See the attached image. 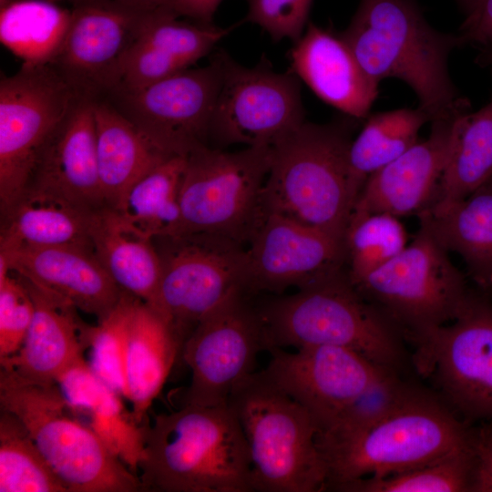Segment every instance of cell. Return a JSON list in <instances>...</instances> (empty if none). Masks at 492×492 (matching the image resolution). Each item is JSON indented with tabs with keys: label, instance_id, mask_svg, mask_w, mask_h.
Segmentation results:
<instances>
[{
	"label": "cell",
	"instance_id": "37",
	"mask_svg": "<svg viewBox=\"0 0 492 492\" xmlns=\"http://www.w3.org/2000/svg\"><path fill=\"white\" fill-rule=\"evenodd\" d=\"M173 12L150 13L138 42L179 62L186 68L210 54L232 26L179 20Z\"/></svg>",
	"mask_w": 492,
	"mask_h": 492
},
{
	"label": "cell",
	"instance_id": "36",
	"mask_svg": "<svg viewBox=\"0 0 492 492\" xmlns=\"http://www.w3.org/2000/svg\"><path fill=\"white\" fill-rule=\"evenodd\" d=\"M472 469L471 437L469 445L434 462L383 477L361 478L340 492H471Z\"/></svg>",
	"mask_w": 492,
	"mask_h": 492
},
{
	"label": "cell",
	"instance_id": "10",
	"mask_svg": "<svg viewBox=\"0 0 492 492\" xmlns=\"http://www.w3.org/2000/svg\"><path fill=\"white\" fill-rule=\"evenodd\" d=\"M161 277L152 307L180 354L196 326L232 292L244 291L245 246L226 236L191 232L155 238Z\"/></svg>",
	"mask_w": 492,
	"mask_h": 492
},
{
	"label": "cell",
	"instance_id": "35",
	"mask_svg": "<svg viewBox=\"0 0 492 492\" xmlns=\"http://www.w3.org/2000/svg\"><path fill=\"white\" fill-rule=\"evenodd\" d=\"M0 492H68L23 423L2 409Z\"/></svg>",
	"mask_w": 492,
	"mask_h": 492
},
{
	"label": "cell",
	"instance_id": "26",
	"mask_svg": "<svg viewBox=\"0 0 492 492\" xmlns=\"http://www.w3.org/2000/svg\"><path fill=\"white\" fill-rule=\"evenodd\" d=\"M88 234L96 257L118 286L151 305L161 277L154 239L107 206L91 211Z\"/></svg>",
	"mask_w": 492,
	"mask_h": 492
},
{
	"label": "cell",
	"instance_id": "24",
	"mask_svg": "<svg viewBox=\"0 0 492 492\" xmlns=\"http://www.w3.org/2000/svg\"><path fill=\"white\" fill-rule=\"evenodd\" d=\"M57 384L82 422L137 474L149 423H138L125 407L123 397L99 378L86 360L65 373Z\"/></svg>",
	"mask_w": 492,
	"mask_h": 492
},
{
	"label": "cell",
	"instance_id": "21",
	"mask_svg": "<svg viewBox=\"0 0 492 492\" xmlns=\"http://www.w3.org/2000/svg\"><path fill=\"white\" fill-rule=\"evenodd\" d=\"M21 279L31 295L34 315L21 348L15 354L0 359V366L26 382L57 383L65 373L86 360L90 325L81 320L72 304Z\"/></svg>",
	"mask_w": 492,
	"mask_h": 492
},
{
	"label": "cell",
	"instance_id": "4",
	"mask_svg": "<svg viewBox=\"0 0 492 492\" xmlns=\"http://www.w3.org/2000/svg\"><path fill=\"white\" fill-rule=\"evenodd\" d=\"M257 308L266 351L332 345L405 376L414 369L401 331L357 292L345 269Z\"/></svg>",
	"mask_w": 492,
	"mask_h": 492
},
{
	"label": "cell",
	"instance_id": "27",
	"mask_svg": "<svg viewBox=\"0 0 492 492\" xmlns=\"http://www.w3.org/2000/svg\"><path fill=\"white\" fill-rule=\"evenodd\" d=\"M94 116L101 194L105 206L116 209L135 182L171 156L106 98H95Z\"/></svg>",
	"mask_w": 492,
	"mask_h": 492
},
{
	"label": "cell",
	"instance_id": "29",
	"mask_svg": "<svg viewBox=\"0 0 492 492\" xmlns=\"http://www.w3.org/2000/svg\"><path fill=\"white\" fill-rule=\"evenodd\" d=\"M436 241L458 254L478 290L492 288V180L467 197L417 216Z\"/></svg>",
	"mask_w": 492,
	"mask_h": 492
},
{
	"label": "cell",
	"instance_id": "17",
	"mask_svg": "<svg viewBox=\"0 0 492 492\" xmlns=\"http://www.w3.org/2000/svg\"><path fill=\"white\" fill-rule=\"evenodd\" d=\"M269 352L272 357L263 372L309 412L318 433L329 428L370 387L394 373L338 346H303L295 352L273 348Z\"/></svg>",
	"mask_w": 492,
	"mask_h": 492
},
{
	"label": "cell",
	"instance_id": "43",
	"mask_svg": "<svg viewBox=\"0 0 492 492\" xmlns=\"http://www.w3.org/2000/svg\"><path fill=\"white\" fill-rule=\"evenodd\" d=\"M180 16L193 21L212 24V18L222 0H174Z\"/></svg>",
	"mask_w": 492,
	"mask_h": 492
},
{
	"label": "cell",
	"instance_id": "3",
	"mask_svg": "<svg viewBox=\"0 0 492 492\" xmlns=\"http://www.w3.org/2000/svg\"><path fill=\"white\" fill-rule=\"evenodd\" d=\"M138 471L141 491L253 492L248 443L228 404L156 415Z\"/></svg>",
	"mask_w": 492,
	"mask_h": 492
},
{
	"label": "cell",
	"instance_id": "31",
	"mask_svg": "<svg viewBox=\"0 0 492 492\" xmlns=\"http://www.w3.org/2000/svg\"><path fill=\"white\" fill-rule=\"evenodd\" d=\"M348 151L353 190L358 196L368 178L418 141L422 127L430 122L420 108L370 114Z\"/></svg>",
	"mask_w": 492,
	"mask_h": 492
},
{
	"label": "cell",
	"instance_id": "44",
	"mask_svg": "<svg viewBox=\"0 0 492 492\" xmlns=\"http://www.w3.org/2000/svg\"><path fill=\"white\" fill-rule=\"evenodd\" d=\"M142 12L169 11L179 15L174 0H112ZM180 16V15H179Z\"/></svg>",
	"mask_w": 492,
	"mask_h": 492
},
{
	"label": "cell",
	"instance_id": "9",
	"mask_svg": "<svg viewBox=\"0 0 492 492\" xmlns=\"http://www.w3.org/2000/svg\"><path fill=\"white\" fill-rule=\"evenodd\" d=\"M270 161L271 147L194 148L180 187V234L214 233L246 246L261 213Z\"/></svg>",
	"mask_w": 492,
	"mask_h": 492
},
{
	"label": "cell",
	"instance_id": "34",
	"mask_svg": "<svg viewBox=\"0 0 492 492\" xmlns=\"http://www.w3.org/2000/svg\"><path fill=\"white\" fill-rule=\"evenodd\" d=\"M400 218L354 210L343 235L345 270L352 284L379 269L408 244Z\"/></svg>",
	"mask_w": 492,
	"mask_h": 492
},
{
	"label": "cell",
	"instance_id": "13",
	"mask_svg": "<svg viewBox=\"0 0 492 492\" xmlns=\"http://www.w3.org/2000/svg\"><path fill=\"white\" fill-rule=\"evenodd\" d=\"M217 54L222 78L209 133L217 148L271 147L305 121L300 78L291 69L276 72L264 57L248 67L222 49Z\"/></svg>",
	"mask_w": 492,
	"mask_h": 492
},
{
	"label": "cell",
	"instance_id": "45",
	"mask_svg": "<svg viewBox=\"0 0 492 492\" xmlns=\"http://www.w3.org/2000/svg\"><path fill=\"white\" fill-rule=\"evenodd\" d=\"M475 61L480 67L488 68L492 72V53L479 52Z\"/></svg>",
	"mask_w": 492,
	"mask_h": 492
},
{
	"label": "cell",
	"instance_id": "38",
	"mask_svg": "<svg viewBox=\"0 0 492 492\" xmlns=\"http://www.w3.org/2000/svg\"><path fill=\"white\" fill-rule=\"evenodd\" d=\"M138 298L124 292L116 307L88 330V363L95 374L127 400L124 349L128 326Z\"/></svg>",
	"mask_w": 492,
	"mask_h": 492
},
{
	"label": "cell",
	"instance_id": "46",
	"mask_svg": "<svg viewBox=\"0 0 492 492\" xmlns=\"http://www.w3.org/2000/svg\"><path fill=\"white\" fill-rule=\"evenodd\" d=\"M15 1H16V0H0V8H3V7L12 4Z\"/></svg>",
	"mask_w": 492,
	"mask_h": 492
},
{
	"label": "cell",
	"instance_id": "28",
	"mask_svg": "<svg viewBox=\"0 0 492 492\" xmlns=\"http://www.w3.org/2000/svg\"><path fill=\"white\" fill-rule=\"evenodd\" d=\"M179 358L180 349L168 323L138 298L127 331L124 368L127 400L138 423H147L148 411Z\"/></svg>",
	"mask_w": 492,
	"mask_h": 492
},
{
	"label": "cell",
	"instance_id": "18",
	"mask_svg": "<svg viewBox=\"0 0 492 492\" xmlns=\"http://www.w3.org/2000/svg\"><path fill=\"white\" fill-rule=\"evenodd\" d=\"M65 37L48 63L78 94L101 97L152 12L112 0H76ZM158 12V11H157Z\"/></svg>",
	"mask_w": 492,
	"mask_h": 492
},
{
	"label": "cell",
	"instance_id": "8",
	"mask_svg": "<svg viewBox=\"0 0 492 492\" xmlns=\"http://www.w3.org/2000/svg\"><path fill=\"white\" fill-rule=\"evenodd\" d=\"M353 285L413 347L453 321L470 290L448 251L423 224L404 251Z\"/></svg>",
	"mask_w": 492,
	"mask_h": 492
},
{
	"label": "cell",
	"instance_id": "33",
	"mask_svg": "<svg viewBox=\"0 0 492 492\" xmlns=\"http://www.w3.org/2000/svg\"><path fill=\"white\" fill-rule=\"evenodd\" d=\"M71 9L48 0H16L0 8V41L23 64H48L65 37Z\"/></svg>",
	"mask_w": 492,
	"mask_h": 492
},
{
	"label": "cell",
	"instance_id": "22",
	"mask_svg": "<svg viewBox=\"0 0 492 492\" xmlns=\"http://www.w3.org/2000/svg\"><path fill=\"white\" fill-rule=\"evenodd\" d=\"M290 58V69L325 103L357 120L370 115L379 84L365 73L341 33L309 23Z\"/></svg>",
	"mask_w": 492,
	"mask_h": 492
},
{
	"label": "cell",
	"instance_id": "5",
	"mask_svg": "<svg viewBox=\"0 0 492 492\" xmlns=\"http://www.w3.org/2000/svg\"><path fill=\"white\" fill-rule=\"evenodd\" d=\"M357 119L304 121L271 146L262 211L274 213L343 240L357 197L348 151Z\"/></svg>",
	"mask_w": 492,
	"mask_h": 492
},
{
	"label": "cell",
	"instance_id": "42",
	"mask_svg": "<svg viewBox=\"0 0 492 492\" xmlns=\"http://www.w3.org/2000/svg\"><path fill=\"white\" fill-rule=\"evenodd\" d=\"M471 492H492V422L473 425Z\"/></svg>",
	"mask_w": 492,
	"mask_h": 492
},
{
	"label": "cell",
	"instance_id": "6",
	"mask_svg": "<svg viewBox=\"0 0 492 492\" xmlns=\"http://www.w3.org/2000/svg\"><path fill=\"white\" fill-rule=\"evenodd\" d=\"M228 405L248 443L253 492L325 491L315 421L263 370L239 383Z\"/></svg>",
	"mask_w": 492,
	"mask_h": 492
},
{
	"label": "cell",
	"instance_id": "15",
	"mask_svg": "<svg viewBox=\"0 0 492 492\" xmlns=\"http://www.w3.org/2000/svg\"><path fill=\"white\" fill-rule=\"evenodd\" d=\"M215 52L208 65L189 67L143 88L103 96L156 147L168 155H188L208 144L221 86Z\"/></svg>",
	"mask_w": 492,
	"mask_h": 492
},
{
	"label": "cell",
	"instance_id": "19",
	"mask_svg": "<svg viewBox=\"0 0 492 492\" xmlns=\"http://www.w3.org/2000/svg\"><path fill=\"white\" fill-rule=\"evenodd\" d=\"M470 108H460L432 120L425 139L417 141L368 178L354 210L401 218L418 216L430 209L449 154L455 121Z\"/></svg>",
	"mask_w": 492,
	"mask_h": 492
},
{
	"label": "cell",
	"instance_id": "41",
	"mask_svg": "<svg viewBox=\"0 0 492 492\" xmlns=\"http://www.w3.org/2000/svg\"><path fill=\"white\" fill-rule=\"evenodd\" d=\"M464 15L457 34L465 46L492 53V0H456Z\"/></svg>",
	"mask_w": 492,
	"mask_h": 492
},
{
	"label": "cell",
	"instance_id": "48",
	"mask_svg": "<svg viewBox=\"0 0 492 492\" xmlns=\"http://www.w3.org/2000/svg\"><path fill=\"white\" fill-rule=\"evenodd\" d=\"M48 1H52V2H56V1H59V0H48ZM71 2H74L76 0H70Z\"/></svg>",
	"mask_w": 492,
	"mask_h": 492
},
{
	"label": "cell",
	"instance_id": "14",
	"mask_svg": "<svg viewBox=\"0 0 492 492\" xmlns=\"http://www.w3.org/2000/svg\"><path fill=\"white\" fill-rule=\"evenodd\" d=\"M251 297L241 289L232 292L184 343L180 359L191 377L181 405L228 404L234 387L255 372L257 355L265 344Z\"/></svg>",
	"mask_w": 492,
	"mask_h": 492
},
{
	"label": "cell",
	"instance_id": "1",
	"mask_svg": "<svg viewBox=\"0 0 492 492\" xmlns=\"http://www.w3.org/2000/svg\"><path fill=\"white\" fill-rule=\"evenodd\" d=\"M466 423L435 392L416 384L397 405L359 428L318 433L325 490L364 477H383L434 462L469 445Z\"/></svg>",
	"mask_w": 492,
	"mask_h": 492
},
{
	"label": "cell",
	"instance_id": "12",
	"mask_svg": "<svg viewBox=\"0 0 492 492\" xmlns=\"http://www.w3.org/2000/svg\"><path fill=\"white\" fill-rule=\"evenodd\" d=\"M81 97L48 64H22L2 76L1 213L30 185L44 150Z\"/></svg>",
	"mask_w": 492,
	"mask_h": 492
},
{
	"label": "cell",
	"instance_id": "47",
	"mask_svg": "<svg viewBox=\"0 0 492 492\" xmlns=\"http://www.w3.org/2000/svg\"><path fill=\"white\" fill-rule=\"evenodd\" d=\"M486 294L491 298L492 297V288Z\"/></svg>",
	"mask_w": 492,
	"mask_h": 492
},
{
	"label": "cell",
	"instance_id": "25",
	"mask_svg": "<svg viewBox=\"0 0 492 492\" xmlns=\"http://www.w3.org/2000/svg\"><path fill=\"white\" fill-rule=\"evenodd\" d=\"M92 210L31 183L1 213L0 252L60 245L92 248L88 234Z\"/></svg>",
	"mask_w": 492,
	"mask_h": 492
},
{
	"label": "cell",
	"instance_id": "16",
	"mask_svg": "<svg viewBox=\"0 0 492 492\" xmlns=\"http://www.w3.org/2000/svg\"><path fill=\"white\" fill-rule=\"evenodd\" d=\"M344 269L343 239L261 210L245 246L244 291L281 293Z\"/></svg>",
	"mask_w": 492,
	"mask_h": 492
},
{
	"label": "cell",
	"instance_id": "20",
	"mask_svg": "<svg viewBox=\"0 0 492 492\" xmlns=\"http://www.w3.org/2000/svg\"><path fill=\"white\" fill-rule=\"evenodd\" d=\"M0 268L18 274L97 321L116 307L124 292L89 247L19 248L0 252Z\"/></svg>",
	"mask_w": 492,
	"mask_h": 492
},
{
	"label": "cell",
	"instance_id": "40",
	"mask_svg": "<svg viewBox=\"0 0 492 492\" xmlns=\"http://www.w3.org/2000/svg\"><path fill=\"white\" fill-rule=\"evenodd\" d=\"M244 21L261 27L273 41L296 42L304 33L313 0H246Z\"/></svg>",
	"mask_w": 492,
	"mask_h": 492
},
{
	"label": "cell",
	"instance_id": "30",
	"mask_svg": "<svg viewBox=\"0 0 492 492\" xmlns=\"http://www.w3.org/2000/svg\"><path fill=\"white\" fill-rule=\"evenodd\" d=\"M491 178L492 97L478 110H468L456 118L437 195L430 209L467 197Z\"/></svg>",
	"mask_w": 492,
	"mask_h": 492
},
{
	"label": "cell",
	"instance_id": "32",
	"mask_svg": "<svg viewBox=\"0 0 492 492\" xmlns=\"http://www.w3.org/2000/svg\"><path fill=\"white\" fill-rule=\"evenodd\" d=\"M187 155L171 156L135 182L115 209L155 239L181 232L180 187Z\"/></svg>",
	"mask_w": 492,
	"mask_h": 492
},
{
	"label": "cell",
	"instance_id": "39",
	"mask_svg": "<svg viewBox=\"0 0 492 492\" xmlns=\"http://www.w3.org/2000/svg\"><path fill=\"white\" fill-rule=\"evenodd\" d=\"M34 315L31 295L19 275L9 271L0 276V359L21 348Z\"/></svg>",
	"mask_w": 492,
	"mask_h": 492
},
{
	"label": "cell",
	"instance_id": "11",
	"mask_svg": "<svg viewBox=\"0 0 492 492\" xmlns=\"http://www.w3.org/2000/svg\"><path fill=\"white\" fill-rule=\"evenodd\" d=\"M415 373L466 423L492 422V299L469 290L458 313L414 347Z\"/></svg>",
	"mask_w": 492,
	"mask_h": 492
},
{
	"label": "cell",
	"instance_id": "49",
	"mask_svg": "<svg viewBox=\"0 0 492 492\" xmlns=\"http://www.w3.org/2000/svg\"><path fill=\"white\" fill-rule=\"evenodd\" d=\"M490 179L492 180V178Z\"/></svg>",
	"mask_w": 492,
	"mask_h": 492
},
{
	"label": "cell",
	"instance_id": "2",
	"mask_svg": "<svg viewBox=\"0 0 492 492\" xmlns=\"http://www.w3.org/2000/svg\"><path fill=\"white\" fill-rule=\"evenodd\" d=\"M341 36L373 80L410 87L431 121L471 108L448 69L452 51L465 46L461 36L435 29L415 0H361Z\"/></svg>",
	"mask_w": 492,
	"mask_h": 492
},
{
	"label": "cell",
	"instance_id": "7",
	"mask_svg": "<svg viewBox=\"0 0 492 492\" xmlns=\"http://www.w3.org/2000/svg\"><path fill=\"white\" fill-rule=\"evenodd\" d=\"M1 409L16 416L68 492H137L141 483L77 415L59 384L1 368Z\"/></svg>",
	"mask_w": 492,
	"mask_h": 492
},
{
	"label": "cell",
	"instance_id": "23",
	"mask_svg": "<svg viewBox=\"0 0 492 492\" xmlns=\"http://www.w3.org/2000/svg\"><path fill=\"white\" fill-rule=\"evenodd\" d=\"M94 100L78 99L44 150L31 181L90 210L105 206L97 170Z\"/></svg>",
	"mask_w": 492,
	"mask_h": 492
}]
</instances>
